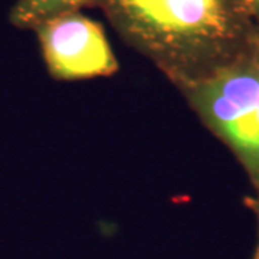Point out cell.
<instances>
[{"instance_id": "6da1fadb", "label": "cell", "mask_w": 259, "mask_h": 259, "mask_svg": "<svg viewBox=\"0 0 259 259\" xmlns=\"http://www.w3.org/2000/svg\"><path fill=\"white\" fill-rule=\"evenodd\" d=\"M118 36L182 90L255 42L245 0H97Z\"/></svg>"}, {"instance_id": "7a4b0ae2", "label": "cell", "mask_w": 259, "mask_h": 259, "mask_svg": "<svg viewBox=\"0 0 259 259\" xmlns=\"http://www.w3.org/2000/svg\"><path fill=\"white\" fill-rule=\"evenodd\" d=\"M179 91L239 161L253 190L245 204L259 209V35L231 62Z\"/></svg>"}, {"instance_id": "3957f363", "label": "cell", "mask_w": 259, "mask_h": 259, "mask_svg": "<svg viewBox=\"0 0 259 259\" xmlns=\"http://www.w3.org/2000/svg\"><path fill=\"white\" fill-rule=\"evenodd\" d=\"M35 32L48 72L56 81L111 76L118 71L102 26L81 12L56 16Z\"/></svg>"}, {"instance_id": "277c9868", "label": "cell", "mask_w": 259, "mask_h": 259, "mask_svg": "<svg viewBox=\"0 0 259 259\" xmlns=\"http://www.w3.org/2000/svg\"><path fill=\"white\" fill-rule=\"evenodd\" d=\"M97 0H18L10 10V22L20 29H32L51 19L79 12L83 8H95Z\"/></svg>"}, {"instance_id": "5b68a950", "label": "cell", "mask_w": 259, "mask_h": 259, "mask_svg": "<svg viewBox=\"0 0 259 259\" xmlns=\"http://www.w3.org/2000/svg\"><path fill=\"white\" fill-rule=\"evenodd\" d=\"M245 3L249 9L252 20H253V23H255V26L259 32V0H245Z\"/></svg>"}, {"instance_id": "8992f818", "label": "cell", "mask_w": 259, "mask_h": 259, "mask_svg": "<svg viewBox=\"0 0 259 259\" xmlns=\"http://www.w3.org/2000/svg\"><path fill=\"white\" fill-rule=\"evenodd\" d=\"M249 209L253 212L255 218H256V222H258V235H256V245H255V249H253V255H252V259H259V209L258 207H253V206H249Z\"/></svg>"}]
</instances>
